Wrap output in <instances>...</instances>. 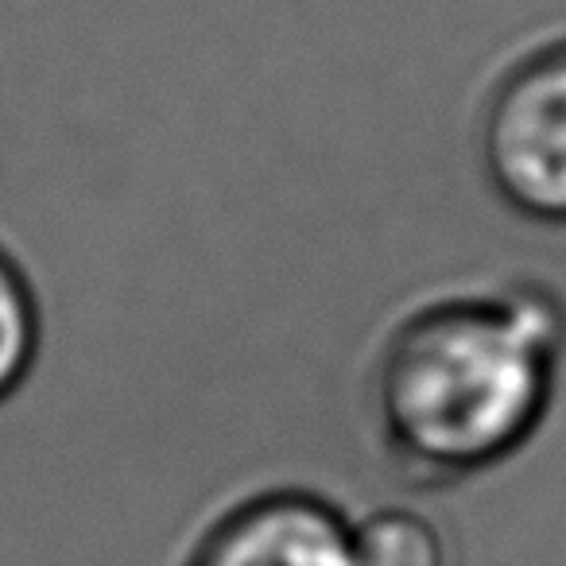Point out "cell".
<instances>
[{
    "instance_id": "2",
    "label": "cell",
    "mask_w": 566,
    "mask_h": 566,
    "mask_svg": "<svg viewBox=\"0 0 566 566\" xmlns=\"http://www.w3.org/2000/svg\"><path fill=\"white\" fill-rule=\"evenodd\" d=\"M478 164L496 202L566 229V35L520 55L478 113Z\"/></svg>"
},
{
    "instance_id": "3",
    "label": "cell",
    "mask_w": 566,
    "mask_h": 566,
    "mask_svg": "<svg viewBox=\"0 0 566 566\" xmlns=\"http://www.w3.org/2000/svg\"><path fill=\"white\" fill-rule=\"evenodd\" d=\"M182 566H357L354 516L315 489H260L213 516Z\"/></svg>"
},
{
    "instance_id": "5",
    "label": "cell",
    "mask_w": 566,
    "mask_h": 566,
    "mask_svg": "<svg viewBox=\"0 0 566 566\" xmlns=\"http://www.w3.org/2000/svg\"><path fill=\"white\" fill-rule=\"evenodd\" d=\"M43 300L32 275L0 244V408L17 400L43 357Z\"/></svg>"
},
{
    "instance_id": "4",
    "label": "cell",
    "mask_w": 566,
    "mask_h": 566,
    "mask_svg": "<svg viewBox=\"0 0 566 566\" xmlns=\"http://www.w3.org/2000/svg\"><path fill=\"white\" fill-rule=\"evenodd\" d=\"M357 566H454L450 535L431 512L411 504H377L354 516Z\"/></svg>"
},
{
    "instance_id": "1",
    "label": "cell",
    "mask_w": 566,
    "mask_h": 566,
    "mask_svg": "<svg viewBox=\"0 0 566 566\" xmlns=\"http://www.w3.org/2000/svg\"><path fill=\"white\" fill-rule=\"evenodd\" d=\"M566 361V300L543 280L434 295L396 318L365 373V411L408 481L496 470L543 431Z\"/></svg>"
}]
</instances>
